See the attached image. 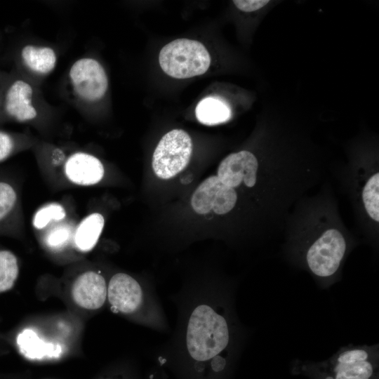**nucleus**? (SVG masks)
<instances>
[{
	"mask_svg": "<svg viewBox=\"0 0 379 379\" xmlns=\"http://www.w3.org/2000/svg\"><path fill=\"white\" fill-rule=\"evenodd\" d=\"M65 175L72 182L80 185H92L99 182L104 175V167L95 157L77 152L67 159Z\"/></svg>",
	"mask_w": 379,
	"mask_h": 379,
	"instance_id": "f8f14e48",
	"label": "nucleus"
},
{
	"mask_svg": "<svg viewBox=\"0 0 379 379\" xmlns=\"http://www.w3.org/2000/svg\"><path fill=\"white\" fill-rule=\"evenodd\" d=\"M159 62L162 70L176 79H187L204 74L211 64V56L199 41L178 39L160 51Z\"/></svg>",
	"mask_w": 379,
	"mask_h": 379,
	"instance_id": "f03ea898",
	"label": "nucleus"
},
{
	"mask_svg": "<svg viewBox=\"0 0 379 379\" xmlns=\"http://www.w3.org/2000/svg\"><path fill=\"white\" fill-rule=\"evenodd\" d=\"M1 98H2V91H1V85H0V104H1Z\"/></svg>",
	"mask_w": 379,
	"mask_h": 379,
	"instance_id": "b1692460",
	"label": "nucleus"
},
{
	"mask_svg": "<svg viewBox=\"0 0 379 379\" xmlns=\"http://www.w3.org/2000/svg\"><path fill=\"white\" fill-rule=\"evenodd\" d=\"M66 215L65 208L60 204H51L40 208L33 220L34 226L37 229L45 227L52 220H60Z\"/></svg>",
	"mask_w": 379,
	"mask_h": 379,
	"instance_id": "aec40b11",
	"label": "nucleus"
},
{
	"mask_svg": "<svg viewBox=\"0 0 379 379\" xmlns=\"http://www.w3.org/2000/svg\"><path fill=\"white\" fill-rule=\"evenodd\" d=\"M72 236L71 228L66 225H59L53 228L46 235V244L52 248L65 246Z\"/></svg>",
	"mask_w": 379,
	"mask_h": 379,
	"instance_id": "412c9836",
	"label": "nucleus"
},
{
	"mask_svg": "<svg viewBox=\"0 0 379 379\" xmlns=\"http://www.w3.org/2000/svg\"><path fill=\"white\" fill-rule=\"evenodd\" d=\"M69 77L74 91L86 101L99 100L107 90L105 71L95 59L85 58L77 60L70 69Z\"/></svg>",
	"mask_w": 379,
	"mask_h": 379,
	"instance_id": "0eeeda50",
	"label": "nucleus"
},
{
	"mask_svg": "<svg viewBox=\"0 0 379 379\" xmlns=\"http://www.w3.org/2000/svg\"><path fill=\"white\" fill-rule=\"evenodd\" d=\"M17 344L20 352L32 359L58 357L61 352L60 345L45 343L30 329H25L18 335Z\"/></svg>",
	"mask_w": 379,
	"mask_h": 379,
	"instance_id": "ddd939ff",
	"label": "nucleus"
},
{
	"mask_svg": "<svg viewBox=\"0 0 379 379\" xmlns=\"http://www.w3.org/2000/svg\"><path fill=\"white\" fill-rule=\"evenodd\" d=\"M72 295L74 302L88 310H97L105 303L107 288L104 277L88 271L79 275L74 282Z\"/></svg>",
	"mask_w": 379,
	"mask_h": 379,
	"instance_id": "9b49d317",
	"label": "nucleus"
},
{
	"mask_svg": "<svg viewBox=\"0 0 379 379\" xmlns=\"http://www.w3.org/2000/svg\"><path fill=\"white\" fill-rule=\"evenodd\" d=\"M105 225L103 216L94 213L85 218L77 227L74 236L77 247L82 251L91 250L96 244Z\"/></svg>",
	"mask_w": 379,
	"mask_h": 379,
	"instance_id": "dca6fc26",
	"label": "nucleus"
},
{
	"mask_svg": "<svg viewBox=\"0 0 379 379\" xmlns=\"http://www.w3.org/2000/svg\"><path fill=\"white\" fill-rule=\"evenodd\" d=\"M347 251L343 234L335 229L324 232L305 252V262L310 272L327 286L333 283Z\"/></svg>",
	"mask_w": 379,
	"mask_h": 379,
	"instance_id": "7ed1b4c3",
	"label": "nucleus"
},
{
	"mask_svg": "<svg viewBox=\"0 0 379 379\" xmlns=\"http://www.w3.org/2000/svg\"><path fill=\"white\" fill-rule=\"evenodd\" d=\"M258 159L249 151L241 150L227 155L221 161L217 176L227 186L234 188L244 182L253 187L257 180Z\"/></svg>",
	"mask_w": 379,
	"mask_h": 379,
	"instance_id": "6e6552de",
	"label": "nucleus"
},
{
	"mask_svg": "<svg viewBox=\"0 0 379 379\" xmlns=\"http://www.w3.org/2000/svg\"><path fill=\"white\" fill-rule=\"evenodd\" d=\"M378 345L343 347L324 364L331 372L324 379H371L374 361L378 356Z\"/></svg>",
	"mask_w": 379,
	"mask_h": 379,
	"instance_id": "39448f33",
	"label": "nucleus"
},
{
	"mask_svg": "<svg viewBox=\"0 0 379 379\" xmlns=\"http://www.w3.org/2000/svg\"><path fill=\"white\" fill-rule=\"evenodd\" d=\"M232 2L237 8L247 13L260 10L271 3L265 0H235Z\"/></svg>",
	"mask_w": 379,
	"mask_h": 379,
	"instance_id": "5701e85b",
	"label": "nucleus"
},
{
	"mask_svg": "<svg viewBox=\"0 0 379 379\" xmlns=\"http://www.w3.org/2000/svg\"><path fill=\"white\" fill-rule=\"evenodd\" d=\"M363 202L368 215L379 221V173L373 175L366 183L362 192Z\"/></svg>",
	"mask_w": 379,
	"mask_h": 379,
	"instance_id": "6ab92c4d",
	"label": "nucleus"
},
{
	"mask_svg": "<svg viewBox=\"0 0 379 379\" xmlns=\"http://www.w3.org/2000/svg\"><path fill=\"white\" fill-rule=\"evenodd\" d=\"M16 142L9 133L0 131V162L7 159L15 151Z\"/></svg>",
	"mask_w": 379,
	"mask_h": 379,
	"instance_id": "4be33fe9",
	"label": "nucleus"
},
{
	"mask_svg": "<svg viewBox=\"0 0 379 379\" xmlns=\"http://www.w3.org/2000/svg\"><path fill=\"white\" fill-rule=\"evenodd\" d=\"M192 152V142L187 132L174 129L159 142L152 157V168L161 179L173 178L185 168Z\"/></svg>",
	"mask_w": 379,
	"mask_h": 379,
	"instance_id": "20e7f679",
	"label": "nucleus"
},
{
	"mask_svg": "<svg viewBox=\"0 0 379 379\" xmlns=\"http://www.w3.org/2000/svg\"><path fill=\"white\" fill-rule=\"evenodd\" d=\"M237 200L234 188L223 184L217 175H211L197 187L191 198V205L199 214L213 210L218 215H223L234 207Z\"/></svg>",
	"mask_w": 379,
	"mask_h": 379,
	"instance_id": "423d86ee",
	"label": "nucleus"
},
{
	"mask_svg": "<svg viewBox=\"0 0 379 379\" xmlns=\"http://www.w3.org/2000/svg\"><path fill=\"white\" fill-rule=\"evenodd\" d=\"M19 274L15 255L9 250L0 249V293L11 289Z\"/></svg>",
	"mask_w": 379,
	"mask_h": 379,
	"instance_id": "a211bd4d",
	"label": "nucleus"
},
{
	"mask_svg": "<svg viewBox=\"0 0 379 379\" xmlns=\"http://www.w3.org/2000/svg\"><path fill=\"white\" fill-rule=\"evenodd\" d=\"M187 347L190 356L206 361L222 352L230 342V331L225 317L206 305L197 306L188 322Z\"/></svg>",
	"mask_w": 379,
	"mask_h": 379,
	"instance_id": "f257e3e1",
	"label": "nucleus"
},
{
	"mask_svg": "<svg viewBox=\"0 0 379 379\" xmlns=\"http://www.w3.org/2000/svg\"><path fill=\"white\" fill-rule=\"evenodd\" d=\"M107 296L112 308L124 314L136 311L142 301L140 284L125 273H117L111 278Z\"/></svg>",
	"mask_w": 379,
	"mask_h": 379,
	"instance_id": "1a4fd4ad",
	"label": "nucleus"
},
{
	"mask_svg": "<svg viewBox=\"0 0 379 379\" xmlns=\"http://www.w3.org/2000/svg\"><path fill=\"white\" fill-rule=\"evenodd\" d=\"M24 64L30 69L39 74H47L55 66L56 55L49 47L27 45L21 51Z\"/></svg>",
	"mask_w": 379,
	"mask_h": 379,
	"instance_id": "f3484780",
	"label": "nucleus"
},
{
	"mask_svg": "<svg viewBox=\"0 0 379 379\" xmlns=\"http://www.w3.org/2000/svg\"><path fill=\"white\" fill-rule=\"evenodd\" d=\"M32 88L22 79H15L7 86L1 104L4 114L18 121H27L36 116L32 105Z\"/></svg>",
	"mask_w": 379,
	"mask_h": 379,
	"instance_id": "9d476101",
	"label": "nucleus"
},
{
	"mask_svg": "<svg viewBox=\"0 0 379 379\" xmlns=\"http://www.w3.org/2000/svg\"><path fill=\"white\" fill-rule=\"evenodd\" d=\"M18 204L15 187L7 179L0 178V232L13 230Z\"/></svg>",
	"mask_w": 379,
	"mask_h": 379,
	"instance_id": "2eb2a0df",
	"label": "nucleus"
},
{
	"mask_svg": "<svg viewBox=\"0 0 379 379\" xmlns=\"http://www.w3.org/2000/svg\"><path fill=\"white\" fill-rule=\"evenodd\" d=\"M195 114L200 123L213 126L230 120L232 111L228 103L223 99L218 97H207L198 103Z\"/></svg>",
	"mask_w": 379,
	"mask_h": 379,
	"instance_id": "4468645a",
	"label": "nucleus"
}]
</instances>
